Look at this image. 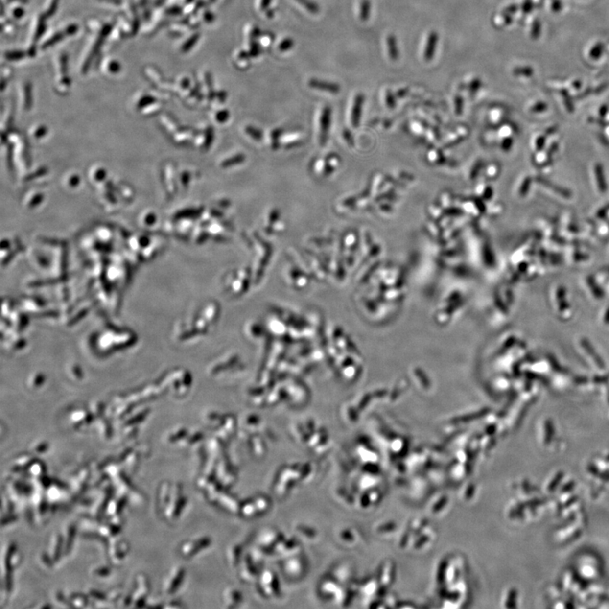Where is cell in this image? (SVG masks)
Masks as SVG:
<instances>
[{
  "label": "cell",
  "mask_w": 609,
  "mask_h": 609,
  "mask_svg": "<svg viewBox=\"0 0 609 609\" xmlns=\"http://www.w3.org/2000/svg\"><path fill=\"white\" fill-rule=\"evenodd\" d=\"M21 562V554L16 545L10 542L6 545L2 555V592L9 595L12 589V572Z\"/></svg>",
  "instance_id": "1"
},
{
  "label": "cell",
  "mask_w": 609,
  "mask_h": 609,
  "mask_svg": "<svg viewBox=\"0 0 609 609\" xmlns=\"http://www.w3.org/2000/svg\"><path fill=\"white\" fill-rule=\"evenodd\" d=\"M46 17L43 14H38L31 21L29 29L26 52L28 56H34L38 44H40L42 37L44 36L46 29Z\"/></svg>",
  "instance_id": "2"
},
{
  "label": "cell",
  "mask_w": 609,
  "mask_h": 609,
  "mask_svg": "<svg viewBox=\"0 0 609 609\" xmlns=\"http://www.w3.org/2000/svg\"><path fill=\"white\" fill-rule=\"evenodd\" d=\"M150 581L146 574L139 573L136 576L132 591V604L136 608L145 606L146 597L150 592Z\"/></svg>",
  "instance_id": "3"
},
{
  "label": "cell",
  "mask_w": 609,
  "mask_h": 609,
  "mask_svg": "<svg viewBox=\"0 0 609 609\" xmlns=\"http://www.w3.org/2000/svg\"><path fill=\"white\" fill-rule=\"evenodd\" d=\"M112 541L109 542V547H108V558H109L110 562H112L115 565L120 564L123 560L125 559V557L127 556L128 553L130 551V546L128 544L127 541L124 539H118V538H111Z\"/></svg>",
  "instance_id": "4"
},
{
  "label": "cell",
  "mask_w": 609,
  "mask_h": 609,
  "mask_svg": "<svg viewBox=\"0 0 609 609\" xmlns=\"http://www.w3.org/2000/svg\"><path fill=\"white\" fill-rule=\"evenodd\" d=\"M91 477L89 468L85 467L78 470L70 480V488L74 496H80L87 489L88 482Z\"/></svg>",
  "instance_id": "5"
},
{
  "label": "cell",
  "mask_w": 609,
  "mask_h": 609,
  "mask_svg": "<svg viewBox=\"0 0 609 609\" xmlns=\"http://www.w3.org/2000/svg\"><path fill=\"white\" fill-rule=\"evenodd\" d=\"M64 547L65 543L62 533L54 532L50 538L47 550L44 553L47 554L53 563H55L64 554Z\"/></svg>",
  "instance_id": "6"
},
{
  "label": "cell",
  "mask_w": 609,
  "mask_h": 609,
  "mask_svg": "<svg viewBox=\"0 0 609 609\" xmlns=\"http://www.w3.org/2000/svg\"><path fill=\"white\" fill-rule=\"evenodd\" d=\"M185 575V570L182 567H177L169 574L164 585V590L167 595L174 594L180 587Z\"/></svg>",
  "instance_id": "7"
},
{
  "label": "cell",
  "mask_w": 609,
  "mask_h": 609,
  "mask_svg": "<svg viewBox=\"0 0 609 609\" xmlns=\"http://www.w3.org/2000/svg\"><path fill=\"white\" fill-rule=\"evenodd\" d=\"M173 487L168 482H161L157 492V509L159 513L163 514L165 508L168 505L172 496Z\"/></svg>",
  "instance_id": "8"
},
{
  "label": "cell",
  "mask_w": 609,
  "mask_h": 609,
  "mask_svg": "<svg viewBox=\"0 0 609 609\" xmlns=\"http://www.w3.org/2000/svg\"><path fill=\"white\" fill-rule=\"evenodd\" d=\"M65 491H66L65 488H63L62 486L59 485L58 483H54V482H52L46 488L45 495L51 506L57 505L60 501L62 500Z\"/></svg>",
  "instance_id": "9"
},
{
  "label": "cell",
  "mask_w": 609,
  "mask_h": 609,
  "mask_svg": "<svg viewBox=\"0 0 609 609\" xmlns=\"http://www.w3.org/2000/svg\"><path fill=\"white\" fill-rule=\"evenodd\" d=\"M126 500H127L126 496L124 494L122 495V493L119 497L112 498L106 509L105 515L109 518L119 515L122 510L124 509V505L126 504Z\"/></svg>",
  "instance_id": "10"
},
{
  "label": "cell",
  "mask_w": 609,
  "mask_h": 609,
  "mask_svg": "<svg viewBox=\"0 0 609 609\" xmlns=\"http://www.w3.org/2000/svg\"><path fill=\"white\" fill-rule=\"evenodd\" d=\"M66 37H70L66 27L61 30V31H55V32H53V33H50L49 36L47 38H45V40L43 41L42 43L39 44L40 49H47V48H49L53 45H56L57 44H59V42H61Z\"/></svg>",
  "instance_id": "11"
},
{
  "label": "cell",
  "mask_w": 609,
  "mask_h": 609,
  "mask_svg": "<svg viewBox=\"0 0 609 609\" xmlns=\"http://www.w3.org/2000/svg\"><path fill=\"white\" fill-rule=\"evenodd\" d=\"M76 525L74 523H70L69 525H66V531L65 533L63 534L64 538V554H68L73 547V543L75 541V535H76Z\"/></svg>",
  "instance_id": "12"
},
{
  "label": "cell",
  "mask_w": 609,
  "mask_h": 609,
  "mask_svg": "<svg viewBox=\"0 0 609 609\" xmlns=\"http://www.w3.org/2000/svg\"><path fill=\"white\" fill-rule=\"evenodd\" d=\"M8 5H10L8 9V17L10 18L13 22H17L22 20L24 16H25V9H24V1H14L12 3H9Z\"/></svg>",
  "instance_id": "13"
},
{
  "label": "cell",
  "mask_w": 609,
  "mask_h": 609,
  "mask_svg": "<svg viewBox=\"0 0 609 609\" xmlns=\"http://www.w3.org/2000/svg\"><path fill=\"white\" fill-rule=\"evenodd\" d=\"M54 66L56 69V75L59 78L66 77L69 75V59L66 53H59L55 59Z\"/></svg>",
  "instance_id": "14"
},
{
  "label": "cell",
  "mask_w": 609,
  "mask_h": 609,
  "mask_svg": "<svg viewBox=\"0 0 609 609\" xmlns=\"http://www.w3.org/2000/svg\"><path fill=\"white\" fill-rule=\"evenodd\" d=\"M67 597L70 607L75 608H87L92 603L88 596L79 592H72Z\"/></svg>",
  "instance_id": "15"
},
{
  "label": "cell",
  "mask_w": 609,
  "mask_h": 609,
  "mask_svg": "<svg viewBox=\"0 0 609 609\" xmlns=\"http://www.w3.org/2000/svg\"><path fill=\"white\" fill-rule=\"evenodd\" d=\"M25 472L27 473L28 476H31L35 479H38L41 476H44L46 472V468L45 465L43 462H41L39 460H35L31 466L25 470Z\"/></svg>",
  "instance_id": "16"
},
{
  "label": "cell",
  "mask_w": 609,
  "mask_h": 609,
  "mask_svg": "<svg viewBox=\"0 0 609 609\" xmlns=\"http://www.w3.org/2000/svg\"><path fill=\"white\" fill-rule=\"evenodd\" d=\"M103 71L109 75H116L120 71V64L118 60L114 59H106L103 63Z\"/></svg>",
  "instance_id": "17"
},
{
  "label": "cell",
  "mask_w": 609,
  "mask_h": 609,
  "mask_svg": "<svg viewBox=\"0 0 609 609\" xmlns=\"http://www.w3.org/2000/svg\"><path fill=\"white\" fill-rule=\"evenodd\" d=\"M59 0H45L44 3V10L42 14L44 15L46 18H50L51 16H53L57 9L59 7Z\"/></svg>",
  "instance_id": "18"
},
{
  "label": "cell",
  "mask_w": 609,
  "mask_h": 609,
  "mask_svg": "<svg viewBox=\"0 0 609 609\" xmlns=\"http://www.w3.org/2000/svg\"><path fill=\"white\" fill-rule=\"evenodd\" d=\"M309 84H310L311 87L316 88V89H319V90L328 91V92H337L338 91V87L336 85L328 83V82L318 81V80H311Z\"/></svg>",
  "instance_id": "19"
},
{
  "label": "cell",
  "mask_w": 609,
  "mask_h": 609,
  "mask_svg": "<svg viewBox=\"0 0 609 609\" xmlns=\"http://www.w3.org/2000/svg\"><path fill=\"white\" fill-rule=\"evenodd\" d=\"M3 56L6 60L11 61V62H17L18 60L25 59V57L28 56L26 51H22V50H11V51H7L3 54Z\"/></svg>",
  "instance_id": "20"
},
{
  "label": "cell",
  "mask_w": 609,
  "mask_h": 609,
  "mask_svg": "<svg viewBox=\"0 0 609 609\" xmlns=\"http://www.w3.org/2000/svg\"><path fill=\"white\" fill-rule=\"evenodd\" d=\"M595 174L597 177V187L601 192L604 193L607 190L606 180L604 177V173H603V168L601 167V165L597 164L595 166Z\"/></svg>",
  "instance_id": "21"
},
{
  "label": "cell",
  "mask_w": 609,
  "mask_h": 609,
  "mask_svg": "<svg viewBox=\"0 0 609 609\" xmlns=\"http://www.w3.org/2000/svg\"><path fill=\"white\" fill-rule=\"evenodd\" d=\"M87 596L90 598L92 603L94 602L95 603H103L108 601L107 595L96 589H89Z\"/></svg>",
  "instance_id": "22"
},
{
  "label": "cell",
  "mask_w": 609,
  "mask_h": 609,
  "mask_svg": "<svg viewBox=\"0 0 609 609\" xmlns=\"http://www.w3.org/2000/svg\"><path fill=\"white\" fill-rule=\"evenodd\" d=\"M111 574V569L108 566L99 565L93 569V575L98 578H106Z\"/></svg>",
  "instance_id": "23"
},
{
  "label": "cell",
  "mask_w": 609,
  "mask_h": 609,
  "mask_svg": "<svg viewBox=\"0 0 609 609\" xmlns=\"http://www.w3.org/2000/svg\"><path fill=\"white\" fill-rule=\"evenodd\" d=\"M123 597H124L123 590L120 587L114 588L107 595L108 601L110 602V603H116V602H118V601L121 599Z\"/></svg>",
  "instance_id": "24"
},
{
  "label": "cell",
  "mask_w": 609,
  "mask_h": 609,
  "mask_svg": "<svg viewBox=\"0 0 609 609\" xmlns=\"http://www.w3.org/2000/svg\"><path fill=\"white\" fill-rule=\"evenodd\" d=\"M295 1L305 8L309 12L317 14L319 11V7L317 6V3L312 1H310V0H295Z\"/></svg>",
  "instance_id": "25"
},
{
  "label": "cell",
  "mask_w": 609,
  "mask_h": 609,
  "mask_svg": "<svg viewBox=\"0 0 609 609\" xmlns=\"http://www.w3.org/2000/svg\"><path fill=\"white\" fill-rule=\"evenodd\" d=\"M604 50V45L602 44H597L596 46H594L593 48L590 50V57L591 59H597L602 56Z\"/></svg>",
  "instance_id": "26"
},
{
  "label": "cell",
  "mask_w": 609,
  "mask_h": 609,
  "mask_svg": "<svg viewBox=\"0 0 609 609\" xmlns=\"http://www.w3.org/2000/svg\"><path fill=\"white\" fill-rule=\"evenodd\" d=\"M198 38H199V35L198 34L194 35V36H192L191 38H189V39L186 42V44L182 45V47H181L182 52H188L189 50L191 49L193 46H194V45L197 43Z\"/></svg>",
  "instance_id": "27"
},
{
  "label": "cell",
  "mask_w": 609,
  "mask_h": 609,
  "mask_svg": "<svg viewBox=\"0 0 609 609\" xmlns=\"http://www.w3.org/2000/svg\"><path fill=\"white\" fill-rule=\"evenodd\" d=\"M514 72L515 73L516 75H525V76H531L533 74V70L530 67L516 69Z\"/></svg>",
  "instance_id": "28"
},
{
  "label": "cell",
  "mask_w": 609,
  "mask_h": 609,
  "mask_svg": "<svg viewBox=\"0 0 609 609\" xmlns=\"http://www.w3.org/2000/svg\"><path fill=\"white\" fill-rule=\"evenodd\" d=\"M540 31H541V24L538 20H536L532 26V37L534 38H538L540 35Z\"/></svg>",
  "instance_id": "29"
},
{
  "label": "cell",
  "mask_w": 609,
  "mask_h": 609,
  "mask_svg": "<svg viewBox=\"0 0 609 609\" xmlns=\"http://www.w3.org/2000/svg\"><path fill=\"white\" fill-rule=\"evenodd\" d=\"M562 96H563V100H564V103H565L566 108H567V109H568L569 111L572 112V111H573V104H572L571 100L569 98V94L567 93V91L564 90L562 91Z\"/></svg>",
  "instance_id": "30"
},
{
  "label": "cell",
  "mask_w": 609,
  "mask_h": 609,
  "mask_svg": "<svg viewBox=\"0 0 609 609\" xmlns=\"http://www.w3.org/2000/svg\"><path fill=\"white\" fill-rule=\"evenodd\" d=\"M361 18L362 19H367L368 14H369V3L368 1H364L361 4Z\"/></svg>",
  "instance_id": "31"
},
{
  "label": "cell",
  "mask_w": 609,
  "mask_h": 609,
  "mask_svg": "<svg viewBox=\"0 0 609 609\" xmlns=\"http://www.w3.org/2000/svg\"><path fill=\"white\" fill-rule=\"evenodd\" d=\"M292 45V40H290V39H286V40H283V42L281 43V44H280V49L281 50V51H287V50H289V48H291Z\"/></svg>",
  "instance_id": "32"
},
{
  "label": "cell",
  "mask_w": 609,
  "mask_h": 609,
  "mask_svg": "<svg viewBox=\"0 0 609 609\" xmlns=\"http://www.w3.org/2000/svg\"><path fill=\"white\" fill-rule=\"evenodd\" d=\"M546 109H547V105H546L545 103H538V104H536V105L532 108V110L533 112L539 113L543 112V111H545Z\"/></svg>",
  "instance_id": "33"
},
{
  "label": "cell",
  "mask_w": 609,
  "mask_h": 609,
  "mask_svg": "<svg viewBox=\"0 0 609 609\" xmlns=\"http://www.w3.org/2000/svg\"><path fill=\"white\" fill-rule=\"evenodd\" d=\"M47 449V445H39L34 447V452L38 454H42L44 452H46Z\"/></svg>",
  "instance_id": "34"
},
{
  "label": "cell",
  "mask_w": 609,
  "mask_h": 609,
  "mask_svg": "<svg viewBox=\"0 0 609 609\" xmlns=\"http://www.w3.org/2000/svg\"><path fill=\"white\" fill-rule=\"evenodd\" d=\"M552 6H553V10L554 11H559L562 8V3L559 0H553Z\"/></svg>",
  "instance_id": "35"
},
{
  "label": "cell",
  "mask_w": 609,
  "mask_h": 609,
  "mask_svg": "<svg viewBox=\"0 0 609 609\" xmlns=\"http://www.w3.org/2000/svg\"><path fill=\"white\" fill-rule=\"evenodd\" d=\"M544 144H545V139H544L543 137L538 138V141H537V148H538V150L541 151V148L543 147Z\"/></svg>",
  "instance_id": "36"
},
{
  "label": "cell",
  "mask_w": 609,
  "mask_h": 609,
  "mask_svg": "<svg viewBox=\"0 0 609 609\" xmlns=\"http://www.w3.org/2000/svg\"><path fill=\"white\" fill-rule=\"evenodd\" d=\"M607 111H608V109H607L606 106H603L600 109V115H601V116H605Z\"/></svg>",
  "instance_id": "37"
},
{
  "label": "cell",
  "mask_w": 609,
  "mask_h": 609,
  "mask_svg": "<svg viewBox=\"0 0 609 609\" xmlns=\"http://www.w3.org/2000/svg\"><path fill=\"white\" fill-rule=\"evenodd\" d=\"M524 10H525L526 12H527V11H530V10H532V4L530 3H525V7H524Z\"/></svg>",
  "instance_id": "38"
},
{
  "label": "cell",
  "mask_w": 609,
  "mask_h": 609,
  "mask_svg": "<svg viewBox=\"0 0 609 609\" xmlns=\"http://www.w3.org/2000/svg\"><path fill=\"white\" fill-rule=\"evenodd\" d=\"M14 1H16V0H3V3H5V4H9V3H12Z\"/></svg>",
  "instance_id": "39"
}]
</instances>
